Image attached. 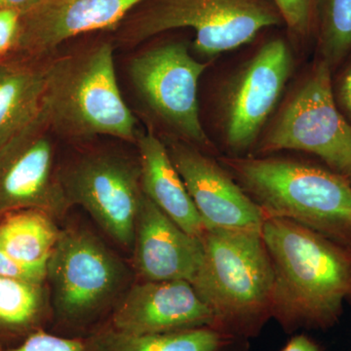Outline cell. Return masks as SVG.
Wrapping results in <instances>:
<instances>
[{
	"instance_id": "obj_29",
	"label": "cell",
	"mask_w": 351,
	"mask_h": 351,
	"mask_svg": "<svg viewBox=\"0 0 351 351\" xmlns=\"http://www.w3.org/2000/svg\"><path fill=\"white\" fill-rule=\"evenodd\" d=\"M346 178H348V181H350V184H351V173H350V175H348V177H346Z\"/></svg>"
},
{
	"instance_id": "obj_4",
	"label": "cell",
	"mask_w": 351,
	"mask_h": 351,
	"mask_svg": "<svg viewBox=\"0 0 351 351\" xmlns=\"http://www.w3.org/2000/svg\"><path fill=\"white\" fill-rule=\"evenodd\" d=\"M43 110L53 133L71 140L107 136L136 143L140 135L107 41L47 59Z\"/></svg>"
},
{
	"instance_id": "obj_18",
	"label": "cell",
	"mask_w": 351,
	"mask_h": 351,
	"mask_svg": "<svg viewBox=\"0 0 351 351\" xmlns=\"http://www.w3.org/2000/svg\"><path fill=\"white\" fill-rule=\"evenodd\" d=\"M52 324L47 285L0 276V350Z\"/></svg>"
},
{
	"instance_id": "obj_11",
	"label": "cell",
	"mask_w": 351,
	"mask_h": 351,
	"mask_svg": "<svg viewBox=\"0 0 351 351\" xmlns=\"http://www.w3.org/2000/svg\"><path fill=\"white\" fill-rule=\"evenodd\" d=\"M293 71L283 39L263 44L228 86L223 103V128L230 151L239 156L257 142Z\"/></svg>"
},
{
	"instance_id": "obj_10",
	"label": "cell",
	"mask_w": 351,
	"mask_h": 351,
	"mask_svg": "<svg viewBox=\"0 0 351 351\" xmlns=\"http://www.w3.org/2000/svg\"><path fill=\"white\" fill-rule=\"evenodd\" d=\"M53 135L43 105L38 114L0 149V217L38 209L60 219L71 207Z\"/></svg>"
},
{
	"instance_id": "obj_5",
	"label": "cell",
	"mask_w": 351,
	"mask_h": 351,
	"mask_svg": "<svg viewBox=\"0 0 351 351\" xmlns=\"http://www.w3.org/2000/svg\"><path fill=\"white\" fill-rule=\"evenodd\" d=\"M131 281L129 267L98 235L85 226L63 228L47 263L50 332L92 336L107 324Z\"/></svg>"
},
{
	"instance_id": "obj_15",
	"label": "cell",
	"mask_w": 351,
	"mask_h": 351,
	"mask_svg": "<svg viewBox=\"0 0 351 351\" xmlns=\"http://www.w3.org/2000/svg\"><path fill=\"white\" fill-rule=\"evenodd\" d=\"M133 252L138 280L191 283L204 249L201 237L184 232L144 195L136 221Z\"/></svg>"
},
{
	"instance_id": "obj_17",
	"label": "cell",
	"mask_w": 351,
	"mask_h": 351,
	"mask_svg": "<svg viewBox=\"0 0 351 351\" xmlns=\"http://www.w3.org/2000/svg\"><path fill=\"white\" fill-rule=\"evenodd\" d=\"M46 62L19 58L0 60V149L40 112Z\"/></svg>"
},
{
	"instance_id": "obj_21",
	"label": "cell",
	"mask_w": 351,
	"mask_h": 351,
	"mask_svg": "<svg viewBox=\"0 0 351 351\" xmlns=\"http://www.w3.org/2000/svg\"><path fill=\"white\" fill-rule=\"evenodd\" d=\"M320 59L335 69L351 53V0H316Z\"/></svg>"
},
{
	"instance_id": "obj_26",
	"label": "cell",
	"mask_w": 351,
	"mask_h": 351,
	"mask_svg": "<svg viewBox=\"0 0 351 351\" xmlns=\"http://www.w3.org/2000/svg\"><path fill=\"white\" fill-rule=\"evenodd\" d=\"M339 66L341 71L332 80V91L339 110L351 126V53Z\"/></svg>"
},
{
	"instance_id": "obj_3",
	"label": "cell",
	"mask_w": 351,
	"mask_h": 351,
	"mask_svg": "<svg viewBox=\"0 0 351 351\" xmlns=\"http://www.w3.org/2000/svg\"><path fill=\"white\" fill-rule=\"evenodd\" d=\"M191 285L213 314L214 329L253 338L272 318L274 276L262 232L208 230Z\"/></svg>"
},
{
	"instance_id": "obj_16",
	"label": "cell",
	"mask_w": 351,
	"mask_h": 351,
	"mask_svg": "<svg viewBox=\"0 0 351 351\" xmlns=\"http://www.w3.org/2000/svg\"><path fill=\"white\" fill-rule=\"evenodd\" d=\"M136 144L144 195L184 232L202 237L206 228L171 160L165 143L147 132L138 135Z\"/></svg>"
},
{
	"instance_id": "obj_20",
	"label": "cell",
	"mask_w": 351,
	"mask_h": 351,
	"mask_svg": "<svg viewBox=\"0 0 351 351\" xmlns=\"http://www.w3.org/2000/svg\"><path fill=\"white\" fill-rule=\"evenodd\" d=\"M90 338L93 351H226L235 339L212 327L137 336L108 326Z\"/></svg>"
},
{
	"instance_id": "obj_27",
	"label": "cell",
	"mask_w": 351,
	"mask_h": 351,
	"mask_svg": "<svg viewBox=\"0 0 351 351\" xmlns=\"http://www.w3.org/2000/svg\"><path fill=\"white\" fill-rule=\"evenodd\" d=\"M281 351H320L318 346L306 336L294 337Z\"/></svg>"
},
{
	"instance_id": "obj_28",
	"label": "cell",
	"mask_w": 351,
	"mask_h": 351,
	"mask_svg": "<svg viewBox=\"0 0 351 351\" xmlns=\"http://www.w3.org/2000/svg\"><path fill=\"white\" fill-rule=\"evenodd\" d=\"M38 0H0V10L11 9L24 13L38 2Z\"/></svg>"
},
{
	"instance_id": "obj_24",
	"label": "cell",
	"mask_w": 351,
	"mask_h": 351,
	"mask_svg": "<svg viewBox=\"0 0 351 351\" xmlns=\"http://www.w3.org/2000/svg\"><path fill=\"white\" fill-rule=\"evenodd\" d=\"M47 269L27 267L11 258L0 247V276L32 283H46Z\"/></svg>"
},
{
	"instance_id": "obj_23",
	"label": "cell",
	"mask_w": 351,
	"mask_h": 351,
	"mask_svg": "<svg viewBox=\"0 0 351 351\" xmlns=\"http://www.w3.org/2000/svg\"><path fill=\"white\" fill-rule=\"evenodd\" d=\"M289 31L306 38L315 24L316 0H271Z\"/></svg>"
},
{
	"instance_id": "obj_9",
	"label": "cell",
	"mask_w": 351,
	"mask_h": 351,
	"mask_svg": "<svg viewBox=\"0 0 351 351\" xmlns=\"http://www.w3.org/2000/svg\"><path fill=\"white\" fill-rule=\"evenodd\" d=\"M208 64L182 43L154 46L132 58L128 73L138 99L184 142L212 149L199 117L198 83Z\"/></svg>"
},
{
	"instance_id": "obj_7",
	"label": "cell",
	"mask_w": 351,
	"mask_h": 351,
	"mask_svg": "<svg viewBox=\"0 0 351 351\" xmlns=\"http://www.w3.org/2000/svg\"><path fill=\"white\" fill-rule=\"evenodd\" d=\"M332 71L319 59L277 115L257 145V152H306L328 168L351 173V126L339 110L332 91Z\"/></svg>"
},
{
	"instance_id": "obj_22",
	"label": "cell",
	"mask_w": 351,
	"mask_h": 351,
	"mask_svg": "<svg viewBox=\"0 0 351 351\" xmlns=\"http://www.w3.org/2000/svg\"><path fill=\"white\" fill-rule=\"evenodd\" d=\"M0 351H93V343L88 338H69L41 330L27 337L19 345Z\"/></svg>"
},
{
	"instance_id": "obj_14",
	"label": "cell",
	"mask_w": 351,
	"mask_h": 351,
	"mask_svg": "<svg viewBox=\"0 0 351 351\" xmlns=\"http://www.w3.org/2000/svg\"><path fill=\"white\" fill-rule=\"evenodd\" d=\"M214 317L188 281L132 284L113 308L107 324L128 335H154L213 326Z\"/></svg>"
},
{
	"instance_id": "obj_12",
	"label": "cell",
	"mask_w": 351,
	"mask_h": 351,
	"mask_svg": "<svg viewBox=\"0 0 351 351\" xmlns=\"http://www.w3.org/2000/svg\"><path fill=\"white\" fill-rule=\"evenodd\" d=\"M164 143L207 230L262 232V210L219 160L179 138Z\"/></svg>"
},
{
	"instance_id": "obj_6",
	"label": "cell",
	"mask_w": 351,
	"mask_h": 351,
	"mask_svg": "<svg viewBox=\"0 0 351 351\" xmlns=\"http://www.w3.org/2000/svg\"><path fill=\"white\" fill-rule=\"evenodd\" d=\"M122 22L119 39L137 45L176 29L195 32L193 48L213 58L255 39L263 29L283 24L271 0H147Z\"/></svg>"
},
{
	"instance_id": "obj_25",
	"label": "cell",
	"mask_w": 351,
	"mask_h": 351,
	"mask_svg": "<svg viewBox=\"0 0 351 351\" xmlns=\"http://www.w3.org/2000/svg\"><path fill=\"white\" fill-rule=\"evenodd\" d=\"M21 14L11 9L0 10V60L7 59L13 54L19 32Z\"/></svg>"
},
{
	"instance_id": "obj_2",
	"label": "cell",
	"mask_w": 351,
	"mask_h": 351,
	"mask_svg": "<svg viewBox=\"0 0 351 351\" xmlns=\"http://www.w3.org/2000/svg\"><path fill=\"white\" fill-rule=\"evenodd\" d=\"M265 219H290L351 249V184L328 167L279 156L219 157Z\"/></svg>"
},
{
	"instance_id": "obj_1",
	"label": "cell",
	"mask_w": 351,
	"mask_h": 351,
	"mask_svg": "<svg viewBox=\"0 0 351 351\" xmlns=\"http://www.w3.org/2000/svg\"><path fill=\"white\" fill-rule=\"evenodd\" d=\"M274 318L287 332L328 329L351 302V249L290 219H265Z\"/></svg>"
},
{
	"instance_id": "obj_13",
	"label": "cell",
	"mask_w": 351,
	"mask_h": 351,
	"mask_svg": "<svg viewBox=\"0 0 351 351\" xmlns=\"http://www.w3.org/2000/svg\"><path fill=\"white\" fill-rule=\"evenodd\" d=\"M147 0H38L21 14L19 32L9 58L44 61L69 39L117 27Z\"/></svg>"
},
{
	"instance_id": "obj_8",
	"label": "cell",
	"mask_w": 351,
	"mask_h": 351,
	"mask_svg": "<svg viewBox=\"0 0 351 351\" xmlns=\"http://www.w3.org/2000/svg\"><path fill=\"white\" fill-rule=\"evenodd\" d=\"M60 176L71 206L80 205L114 243L133 250L143 193L138 158L117 151L85 152Z\"/></svg>"
},
{
	"instance_id": "obj_19",
	"label": "cell",
	"mask_w": 351,
	"mask_h": 351,
	"mask_svg": "<svg viewBox=\"0 0 351 351\" xmlns=\"http://www.w3.org/2000/svg\"><path fill=\"white\" fill-rule=\"evenodd\" d=\"M57 219L38 209H22L0 217V247L23 265L47 269L61 230Z\"/></svg>"
}]
</instances>
